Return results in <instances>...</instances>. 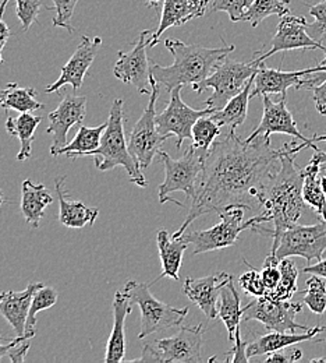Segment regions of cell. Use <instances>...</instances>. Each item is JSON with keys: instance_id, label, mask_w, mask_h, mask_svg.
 Wrapping results in <instances>:
<instances>
[{"instance_id": "obj_33", "label": "cell", "mask_w": 326, "mask_h": 363, "mask_svg": "<svg viewBox=\"0 0 326 363\" xmlns=\"http://www.w3.org/2000/svg\"><path fill=\"white\" fill-rule=\"evenodd\" d=\"M105 129H106V123H103L98 128L80 126L74 138L69 144H66L63 148H60L54 157L67 155L70 160H76L80 157L90 155L93 150H96L99 147L100 138H102Z\"/></svg>"}, {"instance_id": "obj_34", "label": "cell", "mask_w": 326, "mask_h": 363, "mask_svg": "<svg viewBox=\"0 0 326 363\" xmlns=\"http://www.w3.org/2000/svg\"><path fill=\"white\" fill-rule=\"evenodd\" d=\"M290 0H254L251 7L243 16V21H248L252 28L258 27L271 16L283 17L290 13Z\"/></svg>"}, {"instance_id": "obj_56", "label": "cell", "mask_w": 326, "mask_h": 363, "mask_svg": "<svg viewBox=\"0 0 326 363\" xmlns=\"http://www.w3.org/2000/svg\"><path fill=\"white\" fill-rule=\"evenodd\" d=\"M320 181H321V186H322V190H324L326 196V177H321L320 175Z\"/></svg>"}, {"instance_id": "obj_59", "label": "cell", "mask_w": 326, "mask_h": 363, "mask_svg": "<svg viewBox=\"0 0 326 363\" xmlns=\"http://www.w3.org/2000/svg\"><path fill=\"white\" fill-rule=\"evenodd\" d=\"M324 53H325V56H324V59H322V60H321L318 65H320V66H324V67L326 69V49L324 50Z\"/></svg>"}, {"instance_id": "obj_40", "label": "cell", "mask_w": 326, "mask_h": 363, "mask_svg": "<svg viewBox=\"0 0 326 363\" xmlns=\"http://www.w3.org/2000/svg\"><path fill=\"white\" fill-rule=\"evenodd\" d=\"M41 9V0H16V11L23 31H28L31 28V26L37 21Z\"/></svg>"}, {"instance_id": "obj_54", "label": "cell", "mask_w": 326, "mask_h": 363, "mask_svg": "<svg viewBox=\"0 0 326 363\" xmlns=\"http://www.w3.org/2000/svg\"><path fill=\"white\" fill-rule=\"evenodd\" d=\"M8 1H10V0H1V3H0V18H1L3 14H4V10H6L7 4H8Z\"/></svg>"}, {"instance_id": "obj_13", "label": "cell", "mask_w": 326, "mask_h": 363, "mask_svg": "<svg viewBox=\"0 0 326 363\" xmlns=\"http://www.w3.org/2000/svg\"><path fill=\"white\" fill-rule=\"evenodd\" d=\"M182 89L177 87L170 91V101L161 115H156L158 130L163 136L176 137L177 150L182 148L183 141L192 137V126L202 118L214 113L212 109L205 108L202 111L192 109L182 99Z\"/></svg>"}, {"instance_id": "obj_55", "label": "cell", "mask_w": 326, "mask_h": 363, "mask_svg": "<svg viewBox=\"0 0 326 363\" xmlns=\"http://www.w3.org/2000/svg\"><path fill=\"white\" fill-rule=\"evenodd\" d=\"M146 1H148V6H149V7L158 9V6H159V3H161L162 0H146Z\"/></svg>"}, {"instance_id": "obj_51", "label": "cell", "mask_w": 326, "mask_h": 363, "mask_svg": "<svg viewBox=\"0 0 326 363\" xmlns=\"http://www.w3.org/2000/svg\"><path fill=\"white\" fill-rule=\"evenodd\" d=\"M11 33H10V28L7 27V24L3 21V18H0V66L3 63V57H1V52L4 49V46L7 44L8 38H10Z\"/></svg>"}, {"instance_id": "obj_58", "label": "cell", "mask_w": 326, "mask_h": 363, "mask_svg": "<svg viewBox=\"0 0 326 363\" xmlns=\"http://www.w3.org/2000/svg\"><path fill=\"white\" fill-rule=\"evenodd\" d=\"M4 201H6V197H4V194H3V191H1V189H0V208H1V206H3Z\"/></svg>"}, {"instance_id": "obj_21", "label": "cell", "mask_w": 326, "mask_h": 363, "mask_svg": "<svg viewBox=\"0 0 326 363\" xmlns=\"http://www.w3.org/2000/svg\"><path fill=\"white\" fill-rule=\"evenodd\" d=\"M209 0H163L161 23L153 33L148 48L159 44L162 34L173 27H182L194 18L204 17Z\"/></svg>"}, {"instance_id": "obj_11", "label": "cell", "mask_w": 326, "mask_h": 363, "mask_svg": "<svg viewBox=\"0 0 326 363\" xmlns=\"http://www.w3.org/2000/svg\"><path fill=\"white\" fill-rule=\"evenodd\" d=\"M149 82L151 94L148 106L141 115L139 122L134 125L129 140L130 152L142 171L152 164L155 155H158V151L162 150V144L169 138L163 136L156 126V101L159 98V84L152 74Z\"/></svg>"}, {"instance_id": "obj_2", "label": "cell", "mask_w": 326, "mask_h": 363, "mask_svg": "<svg viewBox=\"0 0 326 363\" xmlns=\"http://www.w3.org/2000/svg\"><path fill=\"white\" fill-rule=\"evenodd\" d=\"M310 148L305 143L300 145H283V154L280 160L279 171L267 184L262 196L261 207L267 223H274L272 229L262 227L254 228L252 230L274 238L281 230L298 224L304 214V199H303V183L304 171L296 164V155Z\"/></svg>"}, {"instance_id": "obj_52", "label": "cell", "mask_w": 326, "mask_h": 363, "mask_svg": "<svg viewBox=\"0 0 326 363\" xmlns=\"http://www.w3.org/2000/svg\"><path fill=\"white\" fill-rule=\"evenodd\" d=\"M303 272H305V274H317L320 277L326 278V259L317 262L315 264H310V266L304 267Z\"/></svg>"}, {"instance_id": "obj_43", "label": "cell", "mask_w": 326, "mask_h": 363, "mask_svg": "<svg viewBox=\"0 0 326 363\" xmlns=\"http://www.w3.org/2000/svg\"><path fill=\"white\" fill-rule=\"evenodd\" d=\"M78 0H53L56 9V17H53L52 24L54 27L66 28L70 34L74 33V27L71 24V18L76 10Z\"/></svg>"}, {"instance_id": "obj_30", "label": "cell", "mask_w": 326, "mask_h": 363, "mask_svg": "<svg viewBox=\"0 0 326 363\" xmlns=\"http://www.w3.org/2000/svg\"><path fill=\"white\" fill-rule=\"evenodd\" d=\"M41 116H34L31 112L21 113L17 118L8 116L6 121V130L8 135L17 137L20 140V151L17 154L18 161H25L31 157L33 141L35 138V130L41 123Z\"/></svg>"}, {"instance_id": "obj_46", "label": "cell", "mask_w": 326, "mask_h": 363, "mask_svg": "<svg viewBox=\"0 0 326 363\" xmlns=\"http://www.w3.org/2000/svg\"><path fill=\"white\" fill-rule=\"evenodd\" d=\"M303 358V352L297 348L291 350H281V352H272L267 357L265 362L267 363H294L300 361Z\"/></svg>"}, {"instance_id": "obj_42", "label": "cell", "mask_w": 326, "mask_h": 363, "mask_svg": "<svg viewBox=\"0 0 326 363\" xmlns=\"http://www.w3.org/2000/svg\"><path fill=\"white\" fill-rule=\"evenodd\" d=\"M310 16L314 17V23L307 24V31L314 40L321 43L326 38V0H320L315 4H311Z\"/></svg>"}, {"instance_id": "obj_22", "label": "cell", "mask_w": 326, "mask_h": 363, "mask_svg": "<svg viewBox=\"0 0 326 363\" xmlns=\"http://www.w3.org/2000/svg\"><path fill=\"white\" fill-rule=\"evenodd\" d=\"M42 282H30L21 292H0V315L13 327L17 337H25V324L35 292L42 288Z\"/></svg>"}, {"instance_id": "obj_17", "label": "cell", "mask_w": 326, "mask_h": 363, "mask_svg": "<svg viewBox=\"0 0 326 363\" xmlns=\"http://www.w3.org/2000/svg\"><path fill=\"white\" fill-rule=\"evenodd\" d=\"M87 113V96L64 95L54 111L47 115V133L53 136L50 154L56 152L67 144V135L74 125H81Z\"/></svg>"}, {"instance_id": "obj_20", "label": "cell", "mask_w": 326, "mask_h": 363, "mask_svg": "<svg viewBox=\"0 0 326 363\" xmlns=\"http://www.w3.org/2000/svg\"><path fill=\"white\" fill-rule=\"evenodd\" d=\"M324 66H315L311 69L297 70V72H281L278 69L267 67L264 62L260 63L258 72L254 79V86L251 90V98L252 96H262V95H274L279 94L281 96L287 95V90L294 87L300 89L301 79L304 76H308L311 73L317 72H325Z\"/></svg>"}, {"instance_id": "obj_26", "label": "cell", "mask_w": 326, "mask_h": 363, "mask_svg": "<svg viewBox=\"0 0 326 363\" xmlns=\"http://www.w3.org/2000/svg\"><path fill=\"white\" fill-rule=\"evenodd\" d=\"M156 243L159 250V257L162 263V274L155 279L159 281L163 277H169L175 281H179L180 267L183 262V255L188 247V243L180 238H170L168 230L161 228L156 233Z\"/></svg>"}, {"instance_id": "obj_10", "label": "cell", "mask_w": 326, "mask_h": 363, "mask_svg": "<svg viewBox=\"0 0 326 363\" xmlns=\"http://www.w3.org/2000/svg\"><path fill=\"white\" fill-rule=\"evenodd\" d=\"M271 255L276 259L303 257L307 263L322 260L326 250V221L321 220L314 225H300L281 230L272 238Z\"/></svg>"}, {"instance_id": "obj_60", "label": "cell", "mask_w": 326, "mask_h": 363, "mask_svg": "<svg viewBox=\"0 0 326 363\" xmlns=\"http://www.w3.org/2000/svg\"><path fill=\"white\" fill-rule=\"evenodd\" d=\"M311 362L315 363V362H326L325 358L324 359H311Z\"/></svg>"}, {"instance_id": "obj_24", "label": "cell", "mask_w": 326, "mask_h": 363, "mask_svg": "<svg viewBox=\"0 0 326 363\" xmlns=\"http://www.w3.org/2000/svg\"><path fill=\"white\" fill-rule=\"evenodd\" d=\"M132 313V303L126 298L124 292L117 291L113 298L112 315H113V330L110 333L105 362H124L126 358V318Z\"/></svg>"}, {"instance_id": "obj_16", "label": "cell", "mask_w": 326, "mask_h": 363, "mask_svg": "<svg viewBox=\"0 0 326 363\" xmlns=\"http://www.w3.org/2000/svg\"><path fill=\"white\" fill-rule=\"evenodd\" d=\"M262 98H264L262 119H261L260 125L257 126V129L245 140L252 141L255 137L258 136L271 138L274 133H280V135H287V136L296 137V138L301 140L314 151L320 150L315 145L314 137L307 138L304 135L300 133L293 115L290 113V111L286 106V96H281L278 102L272 101L269 95H262Z\"/></svg>"}, {"instance_id": "obj_19", "label": "cell", "mask_w": 326, "mask_h": 363, "mask_svg": "<svg viewBox=\"0 0 326 363\" xmlns=\"http://www.w3.org/2000/svg\"><path fill=\"white\" fill-rule=\"evenodd\" d=\"M232 278L228 272H216L202 278L187 277L183 291L190 301H192L199 311L204 312L208 320L218 318V302L221 289Z\"/></svg>"}, {"instance_id": "obj_28", "label": "cell", "mask_w": 326, "mask_h": 363, "mask_svg": "<svg viewBox=\"0 0 326 363\" xmlns=\"http://www.w3.org/2000/svg\"><path fill=\"white\" fill-rule=\"evenodd\" d=\"M322 150L314 151V155L308 165L303 168L304 183H303V199L307 206H310L321 220L326 221V196L320 181V167H321Z\"/></svg>"}, {"instance_id": "obj_14", "label": "cell", "mask_w": 326, "mask_h": 363, "mask_svg": "<svg viewBox=\"0 0 326 363\" xmlns=\"http://www.w3.org/2000/svg\"><path fill=\"white\" fill-rule=\"evenodd\" d=\"M153 33L151 30L142 31L137 43L130 52H117L119 60L115 65L113 74L124 84L134 86L140 94H151V60L146 56V49Z\"/></svg>"}, {"instance_id": "obj_35", "label": "cell", "mask_w": 326, "mask_h": 363, "mask_svg": "<svg viewBox=\"0 0 326 363\" xmlns=\"http://www.w3.org/2000/svg\"><path fill=\"white\" fill-rule=\"evenodd\" d=\"M221 129L222 128L211 118V115L199 118L192 126V147L202 158L206 157L216 137L221 135Z\"/></svg>"}, {"instance_id": "obj_9", "label": "cell", "mask_w": 326, "mask_h": 363, "mask_svg": "<svg viewBox=\"0 0 326 363\" xmlns=\"http://www.w3.org/2000/svg\"><path fill=\"white\" fill-rule=\"evenodd\" d=\"M202 324L182 327L172 337L144 345L142 355L136 362H202Z\"/></svg>"}, {"instance_id": "obj_37", "label": "cell", "mask_w": 326, "mask_h": 363, "mask_svg": "<svg viewBox=\"0 0 326 363\" xmlns=\"http://www.w3.org/2000/svg\"><path fill=\"white\" fill-rule=\"evenodd\" d=\"M57 303V292L50 288V286H42L40 288L33 301H31V306H30V312H28V318H27V324H25V337L28 338H34L35 337V324H37V315L42 311H47L52 306H54Z\"/></svg>"}, {"instance_id": "obj_23", "label": "cell", "mask_w": 326, "mask_h": 363, "mask_svg": "<svg viewBox=\"0 0 326 363\" xmlns=\"http://www.w3.org/2000/svg\"><path fill=\"white\" fill-rule=\"evenodd\" d=\"M324 331H326L325 325L313 327L307 331H303L301 334L271 331V333L254 340L252 342H250L247 345V357L251 359V358L261 357V355H269L272 352L281 351V350L293 347L296 344H300L304 341H311L318 334H321Z\"/></svg>"}, {"instance_id": "obj_25", "label": "cell", "mask_w": 326, "mask_h": 363, "mask_svg": "<svg viewBox=\"0 0 326 363\" xmlns=\"http://www.w3.org/2000/svg\"><path fill=\"white\" fill-rule=\"evenodd\" d=\"M66 177L54 179V190L59 200V221L64 227L81 229L87 225H93L99 216V210L88 207L81 201H71L67 199V191L63 190V182Z\"/></svg>"}, {"instance_id": "obj_39", "label": "cell", "mask_w": 326, "mask_h": 363, "mask_svg": "<svg viewBox=\"0 0 326 363\" xmlns=\"http://www.w3.org/2000/svg\"><path fill=\"white\" fill-rule=\"evenodd\" d=\"M254 0H212L211 11H225L229 14V18L237 23L243 21V16L251 7Z\"/></svg>"}, {"instance_id": "obj_8", "label": "cell", "mask_w": 326, "mask_h": 363, "mask_svg": "<svg viewBox=\"0 0 326 363\" xmlns=\"http://www.w3.org/2000/svg\"><path fill=\"white\" fill-rule=\"evenodd\" d=\"M158 157L161 162L165 165V181L159 186L158 193L159 203L165 204L168 201H172L183 207L182 203L169 197L173 191H183L187 199L192 201L198 191L205 158H202L192 145L179 160L172 158L163 150L158 151Z\"/></svg>"}, {"instance_id": "obj_12", "label": "cell", "mask_w": 326, "mask_h": 363, "mask_svg": "<svg viewBox=\"0 0 326 363\" xmlns=\"http://www.w3.org/2000/svg\"><path fill=\"white\" fill-rule=\"evenodd\" d=\"M303 303L290 301H276L269 296H260L243 308V321H260L269 331L296 333L310 330L307 325L296 321Z\"/></svg>"}, {"instance_id": "obj_53", "label": "cell", "mask_w": 326, "mask_h": 363, "mask_svg": "<svg viewBox=\"0 0 326 363\" xmlns=\"http://www.w3.org/2000/svg\"><path fill=\"white\" fill-rule=\"evenodd\" d=\"M320 175H321V177H326V151H322L321 167H320Z\"/></svg>"}, {"instance_id": "obj_29", "label": "cell", "mask_w": 326, "mask_h": 363, "mask_svg": "<svg viewBox=\"0 0 326 363\" xmlns=\"http://www.w3.org/2000/svg\"><path fill=\"white\" fill-rule=\"evenodd\" d=\"M255 76L247 83L245 89L233 96L221 111L211 113V118L221 126L229 128V130H235L241 126L247 119L248 112V102L251 98V90L254 86Z\"/></svg>"}, {"instance_id": "obj_32", "label": "cell", "mask_w": 326, "mask_h": 363, "mask_svg": "<svg viewBox=\"0 0 326 363\" xmlns=\"http://www.w3.org/2000/svg\"><path fill=\"white\" fill-rule=\"evenodd\" d=\"M37 90L31 87H20L17 83H8L0 91V108L4 111H17L20 113L41 111L45 108L44 104L35 99Z\"/></svg>"}, {"instance_id": "obj_7", "label": "cell", "mask_w": 326, "mask_h": 363, "mask_svg": "<svg viewBox=\"0 0 326 363\" xmlns=\"http://www.w3.org/2000/svg\"><path fill=\"white\" fill-rule=\"evenodd\" d=\"M260 63L251 60L248 63L225 59L215 72L198 84L192 86L197 95L212 89V95L205 101L206 108L214 112L221 111L233 96L245 89L247 83L257 74Z\"/></svg>"}, {"instance_id": "obj_3", "label": "cell", "mask_w": 326, "mask_h": 363, "mask_svg": "<svg viewBox=\"0 0 326 363\" xmlns=\"http://www.w3.org/2000/svg\"><path fill=\"white\" fill-rule=\"evenodd\" d=\"M165 46L173 55V65L161 66L151 63V74L166 90L185 87L187 84H198L209 77L215 69L234 50V45L221 48H205L187 45L179 40H165Z\"/></svg>"}, {"instance_id": "obj_57", "label": "cell", "mask_w": 326, "mask_h": 363, "mask_svg": "<svg viewBox=\"0 0 326 363\" xmlns=\"http://www.w3.org/2000/svg\"><path fill=\"white\" fill-rule=\"evenodd\" d=\"M314 137V141H322V143H325L326 144V135L324 136H313Z\"/></svg>"}, {"instance_id": "obj_36", "label": "cell", "mask_w": 326, "mask_h": 363, "mask_svg": "<svg viewBox=\"0 0 326 363\" xmlns=\"http://www.w3.org/2000/svg\"><path fill=\"white\" fill-rule=\"evenodd\" d=\"M280 281L279 285L275 291L267 294L265 296H269L276 301H290L293 295L298 291L297 279H298V270L296 264L290 260V257L281 259L279 263Z\"/></svg>"}, {"instance_id": "obj_18", "label": "cell", "mask_w": 326, "mask_h": 363, "mask_svg": "<svg viewBox=\"0 0 326 363\" xmlns=\"http://www.w3.org/2000/svg\"><path fill=\"white\" fill-rule=\"evenodd\" d=\"M100 45H102V38L99 37L90 38L87 35H83L80 45L76 49L73 56L69 59V62L62 67L60 77L53 84L47 87L45 91L47 94L59 92L64 86H71V89L74 91L80 90L83 87L84 77L88 69L91 67Z\"/></svg>"}, {"instance_id": "obj_41", "label": "cell", "mask_w": 326, "mask_h": 363, "mask_svg": "<svg viewBox=\"0 0 326 363\" xmlns=\"http://www.w3.org/2000/svg\"><path fill=\"white\" fill-rule=\"evenodd\" d=\"M244 263L250 267V272L241 274V277L238 278V284H240L241 289L247 295H252L255 298L265 296L267 295V288H265V284L262 281L261 272L255 270L250 263H247V262H244Z\"/></svg>"}, {"instance_id": "obj_1", "label": "cell", "mask_w": 326, "mask_h": 363, "mask_svg": "<svg viewBox=\"0 0 326 363\" xmlns=\"http://www.w3.org/2000/svg\"><path fill=\"white\" fill-rule=\"evenodd\" d=\"M283 147H271V138L243 140L235 130L215 140L205 160L195 199L186 221L172 238H180L195 220L209 213L240 206L245 210L261 207L267 184L279 171Z\"/></svg>"}, {"instance_id": "obj_31", "label": "cell", "mask_w": 326, "mask_h": 363, "mask_svg": "<svg viewBox=\"0 0 326 363\" xmlns=\"http://www.w3.org/2000/svg\"><path fill=\"white\" fill-rule=\"evenodd\" d=\"M218 316L225 323L229 340L234 342V335L237 328H240V321L243 320V308L240 295L233 284V277L223 285L218 302Z\"/></svg>"}, {"instance_id": "obj_45", "label": "cell", "mask_w": 326, "mask_h": 363, "mask_svg": "<svg viewBox=\"0 0 326 363\" xmlns=\"http://www.w3.org/2000/svg\"><path fill=\"white\" fill-rule=\"evenodd\" d=\"M247 345H248V342H244L241 340L240 328H237L235 335H234V347L228 352L226 362H248L250 358L247 357Z\"/></svg>"}, {"instance_id": "obj_15", "label": "cell", "mask_w": 326, "mask_h": 363, "mask_svg": "<svg viewBox=\"0 0 326 363\" xmlns=\"http://www.w3.org/2000/svg\"><path fill=\"white\" fill-rule=\"evenodd\" d=\"M307 20L301 16L286 14L280 17L276 33L271 40L269 50L257 52L254 60L257 63L265 62L268 57L278 52H286L293 49H321L325 50L326 46L322 43L314 40L307 31Z\"/></svg>"}, {"instance_id": "obj_38", "label": "cell", "mask_w": 326, "mask_h": 363, "mask_svg": "<svg viewBox=\"0 0 326 363\" xmlns=\"http://www.w3.org/2000/svg\"><path fill=\"white\" fill-rule=\"evenodd\" d=\"M303 302L315 315H322L326 311V282L324 277L311 274L307 279V289L303 294Z\"/></svg>"}, {"instance_id": "obj_5", "label": "cell", "mask_w": 326, "mask_h": 363, "mask_svg": "<svg viewBox=\"0 0 326 363\" xmlns=\"http://www.w3.org/2000/svg\"><path fill=\"white\" fill-rule=\"evenodd\" d=\"M245 211L247 210L240 206L228 207L219 213L221 221L215 227L205 230H192L188 233L185 232L182 238L188 245H194V256L231 247L237 242L243 230L254 229L267 223V218L262 213L250 218L248 221H244Z\"/></svg>"}, {"instance_id": "obj_47", "label": "cell", "mask_w": 326, "mask_h": 363, "mask_svg": "<svg viewBox=\"0 0 326 363\" xmlns=\"http://www.w3.org/2000/svg\"><path fill=\"white\" fill-rule=\"evenodd\" d=\"M31 348V338L21 337V340L11 348L8 358L13 363H23L27 358V354Z\"/></svg>"}, {"instance_id": "obj_27", "label": "cell", "mask_w": 326, "mask_h": 363, "mask_svg": "<svg viewBox=\"0 0 326 363\" xmlns=\"http://www.w3.org/2000/svg\"><path fill=\"white\" fill-rule=\"evenodd\" d=\"M21 214L33 228H40L47 206L53 203V197L44 183L27 179L21 187Z\"/></svg>"}, {"instance_id": "obj_50", "label": "cell", "mask_w": 326, "mask_h": 363, "mask_svg": "<svg viewBox=\"0 0 326 363\" xmlns=\"http://www.w3.org/2000/svg\"><path fill=\"white\" fill-rule=\"evenodd\" d=\"M20 340H21V337H16V338H13V340H6V338H3V337L0 335V361H1L6 355L10 354L11 348H13Z\"/></svg>"}, {"instance_id": "obj_48", "label": "cell", "mask_w": 326, "mask_h": 363, "mask_svg": "<svg viewBox=\"0 0 326 363\" xmlns=\"http://www.w3.org/2000/svg\"><path fill=\"white\" fill-rule=\"evenodd\" d=\"M313 90V99L315 102V108L321 115H326V80L320 86H315Z\"/></svg>"}, {"instance_id": "obj_4", "label": "cell", "mask_w": 326, "mask_h": 363, "mask_svg": "<svg viewBox=\"0 0 326 363\" xmlns=\"http://www.w3.org/2000/svg\"><path fill=\"white\" fill-rule=\"evenodd\" d=\"M123 99L116 98L112 102L109 119L106 122V129L100 138V144L93 150L90 155L95 158V165L99 171L106 172L112 171L116 167H123L130 177V181L140 187H146L148 181L145 179L142 169L136 162L134 157L130 152L129 143L124 136V109Z\"/></svg>"}, {"instance_id": "obj_49", "label": "cell", "mask_w": 326, "mask_h": 363, "mask_svg": "<svg viewBox=\"0 0 326 363\" xmlns=\"http://www.w3.org/2000/svg\"><path fill=\"white\" fill-rule=\"evenodd\" d=\"M326 80V70L325 72H317V73H311L308 74L307 79H301L300 83V89H307L311 90L315 86H320L321 83H324Z\"/></svg>"}, {"instance_id": "obj_6", "label": "cell", "mask_w": 326, "mask_h": 363, "mask_svg": "<svg viewBox=\"0 0 326 363\" xmlns=\"http://www.w3.org/2000/svg\"><path fill=\"white\" fill-rule=\"evenodd\" d=\"M123 292L132 306L136 305L140 308L141 331L139 340H144L145 337L162 330L177 327L188 315V308H175L155 298L149 289V285L145 282L134 279L127 281Z\"/></svg>"}, {"instance_id": "obj_61", "label": "cell", "mask_w": 326, "mask_h": 363, "mask_svg": "<svg viewBox=\"0 0 326 363\" xmlns=\"http://www.w3.org/2000/svg\"><path fill=\"white\" fill-rule=\"evenodd\" d=\"M324 341H325V342H326V340H324Z\"/></svg>"}, {"instance_id": "obj_44", "label": "cell", "mask_w": 326, "mask_h": 363, "mask_svg": "<svg viewBox=\"0 0 326 363\" xmlns=\"http://www.w3.org/2000/svg\"><path fill=\"white\" fill-rule=\"evenodd\" d=\"M279 263V259H276V256H274V255H269L264 262L261 275H262V281L267 288V294L275 291L276 286L279 285L280 275H281Z\"/></svg>"}]
</instances>
